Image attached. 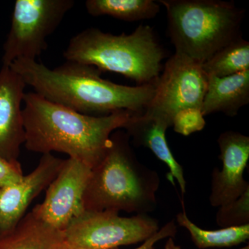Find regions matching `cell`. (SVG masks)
I'll list each match as a JSON object with an SVG mask.
<instances>
[{"label": "cell", "mask_w": 249, "mask_h": 249, "mask_svg": "<svg viewBox=\"0 0 249 249\" xmlns=\"http://www.w3.org/2000/svg\"><path fill=\"white\" fill-rule=\"evenodd\" d=\"M221 170L214 168L211 178L210 204L220 207L238 199L249 190L244 172L249 159V137L235 131H226L219 135Z\"/></svg>", "instance_id": "11"}, {"label": "cell", "mask_w": 249, "mask_h": 249, "mask_svg": "<svg viewBox=\"0 0 249 249\" xmlns=\"http://www.w3.org/2000/svg\"><path fill=\"white\" fill-rule=\"evenodd\" d=\"M238 249H249V246L247 245L246 247H242V248Z\"/></svg>", "instance_id": "25"}, {"label": "cell", "mask_w": 249, "mask_h": 249, "mask_svg": "<svg viewBox=\"0 0 249 249\" xmlns=\"http://www.w3.org/2000/svg\"><path fill=\"white\" fill-rule=\"evenodd\" d=\"M169 126L144 114H133L124 127L135 146L150 149L159 160L166 164L172 178L179 185L182 196L186 193V181L182 166L174 157L165 138Z\"/></svg>", "instance_id": "13"}, {"label": "cell", "mask_w": 249, "mask_h": 249, "mask_svg": "<svg viewBox=\"0 0 249 249\" xmlns=\"http://www.w3.org/2000/svg\"><path fill=\"white\" fill-rule=\"evenodd\" d=\"M74 5L73 0H16L3 46L2 66L9 67L18 59L36 60Z\"/></svg>", "instance_id": "6"}, {"label": "cell", "mask_w": 249, "mask_h": 249, "mask_svg": "<svg viewBox=\"0 0 249 249\" xmlns=\"http://www.w3.org/2000/svg\"><path fill=\"white\" fill-rule=\"evenodd\" d=\"M85 4L93 17L111 16L127 22L152 19L160 11V4L153 0H88Z\"/></svg>", "instance_id": "16"}, {"label": "cell", "mask_w": 249, "mask_h": 249, "mask_svg": "<svg viewBox=\"0 0 249 249\" xmlns=\"http://www.w3.org/2000/svg\"><path fill=\"white\" fill-rule=\"evenodd\" d=\"M216 222L222 228L249 224V190L236 200L219 207Z\"/></svg>", "instance_id": "19"}, {"label": "cell", "mask_w": 249, "mask_h": 249, "mask_svg": "<svg viewBox=\"0 0 249 249\" xmlns=\"http://www.w3.org/2000/svg\"><path fill=\"white\" fill-rule=\"evenodd\" d=\"M24 175L19 160L11 161L0 157V188L18 182Z\"/></svg>", "instance_id": "21"}, {"label": "cell", "mask_w": 249, "mask_h": 249, "mask_svg": "<svg viewBox=\"0 0 249 249\" xmlns=\"http://www.w3.org/2000/svg\"><path fill=\"white\" fill-rule=\"evenodd\" d=\"M177 232H178V227H177L175 221H170L163 226L161 229H160L158 232H156L155 235L142 242L140 247L134 249H155V246L157 242L163 240V239L169 238V237L175 238ZM111 249H119V248Z\"/></svg>", "instance_id": "22"}, {"label": "cell", "mask_w": 249, "mask_h": 249, "mask_svg": "<svg viewBox=\"0 0 249 249\" xmlns=\"http://www.w3.org/2000/svg\"><path fill=\"white\" fill-rule=\"evenodd\" d=\"M63 56L142 85L157 83L165 52L153 28L141 24L132 34L121 35L88 28L72 37Z\"/></svg>", "instance_id": "4"}, {"label": "cell", "mask_w": 249, "mask_h": 249, "mask_svg": "<svg viewBox=\"0 0 249 249\" xmlns=\"http://www.w3.org/2000/svg\"><path fill=\"white\" fill-rule=\"evenodd\" d=\"M63 232L42 222L32 212L24 216L14 231L0 239V249H60Z\"/></svg>", "instance_id": "15"}, {"label": "cell", "mask_w": 249, "mask_h": 249, "mask_svg": "<svg viewBox=\"0 0 249 249\" xmlns=\"http://www.w3.org/2000/svg\"><path fill=\"white\" fill-rule=\"evenodd\" d=\"M149 214L121 217L119 213L85 211L63 232V245L72 249H111L142 243L160 231Z\"/></svg>", "instance_id": "7"}, {"label": "cell", "mask_w": 249, "mask_h": 249, "mask_svg": "<svg viewBox=\"0 0 249 249\" xmlns=\"http://www.w3.org/2000/svg\"><path fill=\"white\" fill-rule=\"evenodd\" d=\"M27 85L10 67L0 70V157L19 160L26 140L22 103Z\"/></svg>", "instance_id": "12"}, {"label": "cell", "mask_w": 249, "mask_h": 249, "mask_svg": "<svg viewBox=\"0 0 249 249\" xmlns=\"http://www.w3.org/2000/svg\"><path fill=\"white\" fill-rule=\"evenodd\" d=\"M207 88L203 101V115L222 112L237 115L249 103V70L232 76L219 78L208 76Z\"/></svg>", "instance_id": "14"}, {"label": "cell", "mask_w": 249, "mask_h": 249, "mask_svg": "<svg viewBox=\"0 0 249 249\" xmlns=\"http://www.w3.org/2000/svg\"><path fill=\"white\" fill-rule=\"evenodd\" d=\"M64 160L52 154L42 155L31 173L18 182L0 188V239L16 229L32 201L57 176Z\"/></svg>", "instance_id": "10"}, {"label": "cell", "mask_w": 249, "mask_h": 249, "mask_svg": "<svg viewBox=\"0 0 249 249\" xmlns=\"http://www.w3.org/2000/svg\"><path fill=\"white\" fill-rule=\"evenodd\" d=\"M91 170L74 159L64 160L60 172L47 187L45 199L31 212L50 227L65 231L85 211L83 196Z\"/></svg>", "instance_id": "9"}, {"label": "cell", "mask_w": 249, "mask_h": 249, "mask_svg": "<svg viewBox=\"0 0 249 249\" xmlns=\"http://www.w3.org/2000/svg\"><path fill=\"white\" fill-rule=\"evenodd\" d=\"M164 249H181V247L175 243L173 237H169L165 243Z\"/></svg>", "instance_id": "23"}, {"label": "cell", "mask_w": 249, "mask_h": 249, "mask_svg": "<svg viewBox=\"0 0 249 249\" xmlns=\"http://www.w3.org/2000/svg\"><path fill=\"white\" fill-rule=\"evenodd\" d=\"M9 67L45 99L92 116L123 110L142 114L155 96L157 83L133 87L116 84L103 78L96 67L67 60L50 69L36 60L21 58Z\"/></svg>", "instance_id": "1"}, {"label": "cell", "mask_w": 249, "mask_h": 249, "mask_svg": "<svg viewBox=\"0 0 249 249\" xmlns=\"http://www.w3.org/2000/svg\"><path fill=\"white\" fill-rule=\"evenodd\" d=\"M206 126L204 116L198 108L189 107L181 109L174 117L173 127L174 131L181 135H191L196 132H200Z\"/></svg>", "instance_id": "20"}, {"label": "cell", "mask_w": 249, "mask_h": 249, "mask_svg": "<svg viewBox=\"0 0 249 249\" xmlns=\"http://www.w3.org/2000/svg\"><path fill=\"white\" fill-rule=\"evenodd\" d=\"M60 249H72L68 248V247H65V245H62V247H60Z\"/></svg>", "instance_id": "24"}, {"label": "cell", "mask_w": 249, "mask_h": 249, "mask_svg": "<svg viewBox=\"0 0 249 249\" xmlns=\"http://www.w3.org/2000/svg\"><path fill=\"white\" fill-rule=\"evenodd\" d=\"M207 83L202 65L175 52L165 62L155 96L143 114L172 127L174 117L181 109L201 110Z\"/></svg>", "instance_id": "8"}, {"label": "cell", "mask_w": 249, "mask_h": 249, "mask_svg": "<svg viewBox=\"0 0 249 249\" xmlns=\"http://www.w3.org/2000/svg\"><path fill=\"white\" fill-rule=\"evenodd\" d=\"M168 18V33L175 52L203 65L241 35L245 10L233 1L159 0Z\"/></svg>", "instance_id": "5"}, {"label": "cell", "mask_w": 249, "mask_h": 249, "mask_svg": "<svg viewBox=\"0 0 249 249\" xmlns=\"http://www.w3.org/2000/svg\"><path fill=\"white\" fill-rule=\"evenodd\" d=\"M23 119L26 148L42 155L65 154L93 168L106 155L113 132L124 128L133 115L127 110L106 116L85 115L26 93Z\"/></svg>", "instance_id": "2"}, {"label": "cell", "mask_w": 249, "mask_h": 249, "mask_svg": "<svg viewBox=\"0 0 249 249\" xmlns=\"http://www.w3.org/2000/svg\"><path fill=\"white\" fill-rule=\"evenodd\" d=\"M160 177L139 161L124 131L117 129L102 160L91 170L83 196L85 211L146 214L157 209Z\"/></svg>", "instance_id": "3"}, {"label": "cell", "mask_w": 249, "mask_h": 249, "mask_svg": "<svg viewBox=\"0 0 249 249\" xmlns=\"http://www.w3.org/2000/svg\"><path fill=\"white\" fill-rule=\"evenodd\" d=\"M208 76L223 78L249 70V42L242 36L219 49L202 65Z\"/></svg>", "instance_id": "18"}, {"label": "cell", "mask_w": 249, "mask_h": 249, "mask_svg": "<svg viewBox=\"0 0 249 249\" xmlns=\"http://www.w3.org/2000/svg\"><path fill=\"white\" fill-rule=\"evenodd\" d=\"M177 222L188 231L193 243L199 249L234 247L247 242L249 238V224L219 230H205L192 222L185 212L177 215Z\"/></svg>", "instance_id": "17"}]
</instances>
